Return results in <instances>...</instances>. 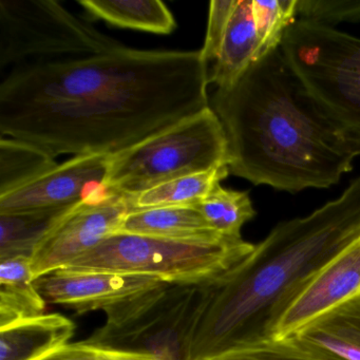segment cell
I'll return each mask as SVG.
<instances>
[{
  "label": "cell",
  "instance_id": "cell-1",
  "mask_svg": "<svg viewBox=\"0 0 360 360\" xmlns=\"http://www.w3.org/2000/svg\"><path fill=\"white\" fill-rule=\"evenodd\" d=\"M201 50H142L26 63L1 73L0 134L52 157L119 155L210 107Z\"/></svg>",
  "mask_w": 360,
  "mask_h": 360
},
{
  "label": "cell",
  "instance_id": "cell-2",
  "mask_svg": "<svg viewBox=\"0 0 360 360\" xmlns=\"http://www.w3.org/2000/svg\"><path fill=\"white\" fill-rule=\"evenodd\" d=\"M360 237V176L337 199L279 223L254 250L206 283L189 360L276 340L282 316L314 277Z\"/></svg>",
  "mask_w": 360,
  "mask_h": 360
},
{
  "label": "cell",
  "instance_id": "cell-3",
  "mask_svg": "<svg viewBox=\"0 0 360 360\" xmlns=\"http://www.w3.org/2000/svg\"><path fill=\"white\" fill-rule=\"evenodd\" d=\"M210 108L229 142V168L254 185L290 193L328 188L352 172L355 155L318 108L282 53L271 50Z\"/></svg>",
  "mask_w": 360,
  "mask_h": 360
},
{
  "label": "cell",
  "instance_id": "cell-4",
  "mask_svg": "<svg viewBox=\"0 0 360 360\" xmlns=\"http://www.w3.org/2000/svg\"><path fill=\"white\" fill-rule=\"evenodd\" d=\"M305 89L355 157H360V39L296 20L280 45Z\"/></svg>",
  "mask_w": 360,
  "mask_h": 360
},
{
  "label": "cell",
  "instance_id": "cell-5",
  "mask_svg": "<svg viewBox=\"0 0 360 360\" xmlns=\"http://www.w3.org/2000/svg\"><path fill=\"white\" fill-rule=\"evenodd\" d=\"M206 283L165 282L105 309L106 322L84 345L104 351L189 360Z\"/></svg>",
  "mask_w": 360,
  "mask_h": 360
},
{
  "label": "cell",
  "instance_id": "cell-6",
  "mask_svg": "<svg viewBox=\"0 0 360 360\" xmlns=\"http://www.w3.org/2000/svg\"><path fill=\"white\" fill-rule=\"evenodd\" d=\"M254 248L242 238L182 240L115 233L62 269L200 284L226 273Z\"/></svg>",
  "mask_w": 360,
  "mask_h": 360
},
{
  "label": "cell",
  "instance_id": "cell-7",
  "mask_svg": "<svg viewBox=\"0 0 360 360\" xmlns=\"http://www.w3.org/2000/svg\"><path fill=\"white\" fill-rule=\"evenodd\" d=\"M229 166V142L210 107L109 160L104 187L136 197L164 183Z\"/></svg>",
  "mask_w": 360,
  "mask_h": 360
},
{
  "label": "cell",
  "instance_id": "cell-8",
  "mask_svg": "<svg viewBox=\"0 0 360 360\" xmlns=\"http://www.w3.org/2000/svg\"><path fill=\"white\" fill-rule=\"evenodd\" d=\"M123 44L53 0H0V72L26 63L100 53Z\"/></svg>",
  "mask_w": 360,
  "mask_h": 360
},
{
  "label": "cell",
  "instance_id": "cell-9",
  "mask_svg": "<svg viewBox=\"0 0 360 360\" xmlns=\"http://www.w3.org/2000/svg\"><path fill=\"white\" fill-rule=\"evenodd\" d=\"M131 199L103 188L71 208L33 252L34 279L65 269L117 233L124 217L132 210Z\"/></svg>",
  "mask_w": 360,
  "mask_h": 360
},
{
  "label": "cell",
  "instance_id": "cell-10",
  "mask_svg": "<svg viewBox=\"0 0 360 360\" xmlns=\"http://www.w3.org/2000/svg\"><path fill=\"white\" fill-rule=\"evenodd\" d=\"M110 155H75L22 188L0 197V214L70 207L105 188Z\"/></svg>",
  "mask_w": 360,
  "mask_h": 360
},
{
  "label": "cell",
  "instance_id": "cell-11",
  "mask_svg": "<svg viewBox=\"0 0 360 360\" xmlns=\"http://www.w3.org/2000/svg\"><path fill=\"white\" fill-rule=\"evenodd\" d=\"M165 282L147 276L67 269H58L34 280L46 302L70 307L77 314L105 311Z\"/></svg>",
  "mask_w": 360,
  "mask_h": 360
},
{
  "label": "cell",
  "instance_id": "cell-12",
  "mask_svg": "<svg viewBox=\"0 0 360 360\" xmlns=\"http://www.w3.org/2000/svg\"><path fill=\"white\" fill-rule=\"evenodd\" d=\"M360 294V237L330 260L305 286L278 323L283 339Z\"/></svg>",
  "mask_w": 360,
  "mask_h": 360
},
{
  "label": "cell",
  "instance_id": "cell-13",
  "mask_svg": "<svg viewBox=\"0 0 360 360\" xmlns=\"http://www.w3.org/2000/svg\"><path fill=\"white\" fill-rule=\"evenodd\" d=\"M290 337L323 360H360V294Z\"/></svg>",
  "mask_w": 360,
  "mask_h": 360
},
{
  "label": "cell",
  "instance_id": "cell-14",
  "mask_svg": "<svg viewBox=\"0 0 360 360\" xmlns=\"http://www.w3.org/2000/svg\"><path fill=\"white\" fill-rule=\"evenodd\" d=\"M261 58L262 50L252 16V0H237L220 53L208 73V84L220 89L231 87Z\"/></svg>",
  "mask_w": 360,
  "mask_h": 360
},
{
  "label": "cell",
  "instance_id": "cell-15",
  "mask_svg": "<svg viewBox=\"0 0 360 360\" xmlns=\"http://www.w3.org/2000/svg\"><path fill=\"white\" fill-rule=\"evenodd\" d=\"M72 320L44 314L0 330V360H37L67 345L75 336Z\"/></svg>",
  "mask_w": 360,
  "mask_h": 360
},
{
  "label": "cell",
  "instance_id": "cell-16",
  "mask_svg": "<svg viewBox=\"0 0 360 360\" xmlns=\"http://www.w3.org/2000/svg\"><path fill=\"white\" fill-rule=\"evenodd\" d=\"M117 233L182 240L222 239L195 207H155L128 212Z\"/></svg>",
  "mask_w": 360,
  "mask_h": 360
},
{
  "label": "cell",
  "instance_id": "cell-17",
  "mask_svg": "<svg viewBox=\"0 0 360 360\" xmlns=\"http://www.w3.org/2000/svg\"><path fill=\"white\" fill-rule=\"evenodd\" d=\"M34 280L31 257L0 260V328L44 315L47 302Z\"/></svg>",
  "mask_w": 360,
  "mask_h": 360
},
{
  "label": "cell",
  "instance_id": "cell-18",
  "mask_svg": "<svg viewBox=\"0 0 360 360\" xmlns=\"http://www.w3.org/2000/svg\"><path fill=\"white\" fill-rule=\"evenodd\" d=\"M94 20L119 28L168 35L176 28L174 14L159 0H79Z\"/></svg>",
  "mask_w": 360,
  "mask_h": 360
},
{
  "label": "cell",
  "instance_id": "cell-19",
  "mask_svg": "<svg viewBox=\"0 0 360 360\" xmlns=\"http://www.w3.org/2000/svg\"><path fill=\"white\" fill-rule=\"evenodd\" d=\"M75 206L0 214V260L32 257L48 231Z\"/></svg>",
  "mask_w": 360,
  "mask_h": 360
},
{
  "label": "cell",
  "instance_id": "cell-20",
  "mask_svg": "<svg viewBox=\"0 0 360 360\" xmlns=\"http://www.w3.org/2000/svg\"><path fill=\"white\" fill-rule=\"evenodd\" d=\"M231 174L229 166H220L164 183L131 199L132 210L155 207H195Z\"/></svg>",
  "mask_w": 360,
  "mask_h": 360
},
{
  "label": "cell",
  "instance_id": "cell-21",
  "mask_svg": "<svg viewBox=\"0 0 360 360\" xmlns=\"http://www.w3.org/2000/svg\"><path fill=\"white\" fill-rule=\"evenodd\" d=\"M56 158L37 145L20 139L0 140V197L41 178L58 166Z\"/></svg>",
  "mask_w": 360,
  "mask_h": 360
},
{
  "label": "cell",
  "instance_id": "cell-22",
  "mask_svg": "<svg viewBox=\"0 0 360 360\" xmlns=\"http://www.w3.org/2000/svg\"><path fill=\"white\" fill-rule=\"evenodd\" d=\"M208 224L223 237L242 238L241 229L256 216L248 191H233L218 185L197 206Z\"/></svg>",
  "mask_w": 360,
  "mask_h": 360
},
{
  "label": "cell",
  "instance_id": "cell-23",
  "mask_svg": "<svg viewBox=\"0 0 360 360\" xmlns=\"http://www.w3.org/2000/svg\"><path fill=\"white\" fill-rule=\"evenodd\" d=\"M298 0L252 1V16L262 56L281 45L286 30L296 22Z\"/></svg>",
  "mask_w": 360,
  "mask_h": 360
},
{
  "label": "cell",
  "instance_id": "cell-24",
  "mask_svg": "<svg viewBox=\"0 0 360 360\" xmlns=\"http://www.w3.org/2000/svg\"><path fill=\"white\" fill-rule=\"evenodd\" d=\"M300 20L334 27L341 22L360 20V0H298Z\"/></svg>",
  "mask_w": 360,
  "mask_h": 360
},
{
  "label": "cell",
  "instance_id": "cell-25",
  "mask_svg": "<svg viewBox=\"0 0 360 360\" xmlns=\"http://www.w3.org/2000/svg\"><path fill=\"white\" fill-rule=\"evenodd\" d=\"M212 360H323L304 347L297 345L290 337L238 351L229 352Z\"/></svg>",
  "mask_w": 360,
  "mask_h": 360
},
{
  "label": "cell",
  "instance_id": "cell-26",
  "mask_svg": "<svg viewBox=\"0 0 360 360\" xmlns=\"http://www.w3.org/2000/svg\"><path fill=\"white\" fill-rule=\"evenodd\" d=\"M237 0H212L208 11L207 30L201 49L202 58L206 64H214L220 53L221 46L229 27V20Z\"/></svg>",
  "mask_w": 360,
  "mask_h": 360
},
{
  "label": "cell",
  "instance_id": "cell-27",
  "mask_svg": "<svg viewBox=\"0 0 360 360\" xmlns=\"http://www.w3.org/2000/svg\"><path fill=\"white\" fill-rule=\"evenodd\" d=\"M37 360H115L109 352L83 342L63 345Z\"/></svg>",
  "mask_w": 360,
  "mask_h": 360
},
{
  "label": "cell",
  "instance_id": "cell-28",
  "mask_svg": "<svg viewBox=\"0 0 360 360\" xmlns=\"http://www.w3.org/2000/svg\"><path fill=\"white\" fill-rule=\"evenodd\" d=\"M112 355L115 360H166L157 356L146 354L124 353V352L107 351Z\"/></svg>",
  "mask_w": 360,
  "mask_h": 360
}]
</instances>
